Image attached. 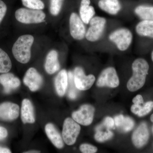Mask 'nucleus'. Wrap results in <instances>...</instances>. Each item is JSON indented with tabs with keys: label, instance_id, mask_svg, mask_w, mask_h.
<instances>
[{
	"label": "nucleus",
	"instance_id": "obj_26",
	"mask_svg": "<svg viewBox=\"0 0 153 153\" xmlns=\"http://www.w3.org/2000/svg\"><path fill=\"white\" fill-rule=\"evenodd\" d=\"M23 4L29 9L42 10L45 5L41 0H22Z\"/></svg>",
	"mask_w": 153,
	"mask_h": 153
},
{
	"label": "nucleus",
	"instance_id": "obj_22",
	"mask_svg": "<svg viewBox=\"0 0 153 153\" xmlns=\"http://www.w3.org/2000/svg\"><path fill=\"white\" fill-rule=\"evenodd\" d=\"M136 31L140 36L153 38V21L143 20L137 25Z\"/></svg>",
	"mask_w": 153,
	"mask_h": 153
},
{
	"label": "nucleus",
	"instance_id": "obj_21",
	"mask_svg": "<svg viewBox=\"0 0 153 153\" xmlns=\"http://www.w3.org/2000/svg\"><path fill=\"white\" fill-rule=\"evenodd\" d=\"M98 6L102 10L112 15L117 14L121 8L118 0H100Z\"/></svg>",
	"mask_w": 153,
	"mask_h": 153
},
{
	"label": "nucleus",
	"instance_id": "obj_34",
	"mask_svg": "<svg viewBox=\"0 0 153 153\" xmlns=\"http://www.w3.org/2000/svg\"><path fill=\"white\" fill-rule=\"evenodd\" d=\"M142 107L141 105H140L134 104L132 105L131 110L134 114L137 115L142 108Z\"/></svg>",
	"mask_w": 153,
	"mask_h": 153
},
{
	"label": "nucleus",
	"instance_id": "obj_12",
	"mask_svg": "<svg viewBox=\"0 0 153 153\" xmlns=\"http://www.w3.org/2000/svg\"><path fill=\"white\" fill-rule=\"evenodd\" d=\"M20 114V107L13 102H3L0 104V120L11 121L18 118Z\"/></svg>",
	"mask_w": 153,
	"mask_h": 153
},
{
	"label": "nucleus",
	"instance_id": "obj_2",
	"mask_svg": "<svg viewBox=\"0 0 153 153\" xmlns=\"http://www.w3.org/2000/svg\"><path fill=\"white\" fill-rule=\"evenodd\" d=\"M34 41V37L30 35H23L18 38L12 48L13 55L17 61L23 64L29 62Z\"/></svg>",
	"mask_w": 153,
	"mask_h": 153
},
{
	"label": "nucleus",
	"instance_id": "obj_29",
	"mask_svg": "<svg viewBox=\"0 0 153 153\" xmlns=\"http://www.w3.org/2000/svg\"><path fill=\"white\" fill-rule=\"evenodd\" d=\"M153 109V101H148L144 105L137 115L140 117L145 116L149 114Z\"/></svg>",
	"mask_w": 153,
	"mask_h": 153
},
{
	"label": "nucleus",
	"instance_id": "obj_10",
	"mask_svg": "<svg viewBox=\"0 0 153 153\" xmlns=\"http://www.w3.org/2000/svg\"><path fill=\"white\" fill-rule=\"evenodd\" d=\"M69 29L71 36L76 40H82L86 34V30L81 18L75 13H72L69 19Z\"/></svg>",
	"mask_w": 153,
	"mask_h": 153
},
{
	"label": "nucleus",
	"instance_id": "obj_24",
	"mask_svg": "<svg viewBox=\"0 0 153 153\" xmlns=\"http://www.w3.org/2000/svg\"><path fill=\"white\" fill-rule=\"evenodd\" d=\"M12 67V62L8 55L0 48V73L9 72Z\"/></svg>",
	"mask_w": 153,
	"mask_h": 153
},
{
	"label": "nucleus",
	"instance_id": "obj_5",
	"mask_svg": "<svg viewBox=\"0 0 153 153\" xmlns=\"http://www.w3.org/2000/svg\"><path fill=\"white\" fill-rule=\"evenodd\" d=\"M132 34L128 29L125 28L118 29L110 35L109 39L116 45L121 51L128 49L132 41Z\"/></svg>",
	"mask_w": 153,
	"mask_h": 153
},
{
	"label": "nucleus",
	"instance_id": "obj_6",
	"mask_svg": "<svg viewBox=\"0 0 153 153\" xmlns=\"http://www.w3.org/2000/svg\"><path fill=\"white\" fill-rule=\"evenodd\" d=\"M106 22V20L102 17L92 18L89 22L90 27L85 34V38L88 41L91 42L98 41L102 36Z\"/></svg>",
	"mask_w": 153,
	"mask_h": 153
},
{
	"label": "nucleus",
	"instance_id": "obj_37",
	"mask_svg": "<svg viewBox=\"0 0 153 153\" xmlns=\"http://www.w3.org/2000/svg\"><path fill=\"white\" fill-rule=\"evenodd\" d=\"M40 152L36 150H33V151H28V152H24L25 153H40Z\"/></svg>",
	"mask_w": 153,
	"mask_h": 153
},
{
	"label": "nucleus",
	"instance_id": "obj_27",
	"mask_svg": "<svg viewBox=\"0 0 153 153\" xmlns=\"http://www.w3.org/2000/svg\"><path fill=\"white\" fill-rule=\"evenodd\" d=\"M64 0H50V12L52 15L57 16L60 13Z\"/></svg>",
	"mask_w": 153,
	"mask_h": 153
},
{
	"label": "nucleus",
	"instance_id": "obj_33",
	"mask_svg": "<svg viewBox=\"0 0 153 153\" xmlns=\"http://www.w3.org/2000/svg\"><path fill=\"white\" fill-rule=\"evenodd\" d=\"M133 102L135 104L140 105L143 104L144 100L142 96L138 94L135 97H134L132 100Z\"/></svg>",
	"mask_w": 153,
	"mask_h": 153
},
{
	"label": "nucleus",
	"instance_id": "obj_9",
	"mask_svg": "<svg viewBox=\"0 0 153 153\" xmlns=\"http://www.w3.org/2000/svg\"><path fill=\"white\" fill-rule=\"evenodd\" d=\"M73 74L74 83L78 90H87L92 86L95 82V77L94 75H85L81 67H76Z\"/></svg>",
	"mask_w": 153,
	"mask_h": 153
},
{
	"label": "nucleus",
	"instance_id": "obj_4",
	"mask_svg": "<svg viewBox=\"0 0 153 153\" xmlns=\"http://www.w3.org/2000/svg\"><path fill=\"white\" fill-rule=\"evenodd\" d=\"M80 126L71 118H67L63 123L62 137L63 141L68 146H71L76 142L80 133Z\"/></svg>",
	"mask_w": 153,
	"mask_h": 153
},
{
	"label": "nucleus",
	"instance_id": "obj_8",
	"mask_svg": "<svg viewBox=\"0 0 153 153\" xmlns=\"http://www.w3.org/2000/svg\"><path fill=\"white\" fill-rule=\"evenodd\" d=\"M95 108L89 104H85L79 109L72 114V119L77 123L82 125H90L93 122Z\"/></svg>",
	"mask_w": 153,
	"mask_h": 153
},
{
	"label": "nucleus",
	"instance_id": "obj_15",
	"mask_svg": "<svg viewBox=\"0 0 153 153\" xmlns=\"http://www.w3.org/2000/svg\"><path fill=\"white\" fill-rule=\"evenodd\" d=\"M21 118L24 124L34 123L36 121L34 107L31 101L27 99L22 101Z\"/></svg>",
	"mask_w": 153,
	"mask_h": 153
},
{
	"label": "nucleus",
	"instance_id": "obj_39",
	"mask_svg": "<svg viewBox=\"0 0 153 153\" xmlns=\"http://www.w3.org/2000/svg\"><path fill=\"white\" fill-rule=\"evenodd\" d=\"M152 61L153 62V51L152 52Z\"/></svg>",
	"mask_w": 153,
	"mask_h": 153
},
{
	"label": "nucleus",
	"instance_id": "obj_31",
	"mask_svg": "<svg viewBox=\"0 0 153 153\" xmlns=\"http://www.w3.org/2000/svg\"><path fill=\"white\" fill-rule=\"evenodd\" d=\"M7 10V4L3 0H0V25L5 16Z\"/></svg>",
	"mask_w": 153,
	"mask_h": 153
},
{
	"label": "nucleus",
	"instance_id": "obj_14",
	"mask_svg": "<svg viewBox=\"0 0 153 153\" xmlns=\"http://www.w3.org/2000/svg\"><path fill=\"white\" fill-rule=\"evenodd\" d=\"M0 84L4 87V92L9 94L19 87L21 81L13 74L7 72L0 75Z\"/></svg>",
	"mask_w": 153,
	"mask_h": 153
},
{
	"label": "nucleus",
	"instance_id": "obj_28",
	"mask_svg": "<svg viewBox=\"0 0 153 153\" xmlns=\"http://www.w3.org/2000/svg\"><path fill=\"white\" fill-rule=\"evenodd\" d=\"M113 136L112 132L107 130L106 132L97 131L94 135L96 140L99 142H103L107 140L110 139Z\"/></svg>",
	"mask_w": 153,
	"mask_h": 153
},
{
	"label": "nucleus",
	"instance_id": "obj_19",
	"mask_svg": "<svg viewBox=\"0 0 153 153\" xmlns=\"http://www.w3.org/2000/svg\"><path fill=\"white\" fill-rule=\"evenodd\" d=\"M90 0H82L79 9L80 18L83 23L88 24L93 18L95 11L92 6H90Z\"/></svg>",
	"mask_w": 153,
	"mask_h": 153
},
{
	"label": "nucleus",
	"instance_id": "obj_17",
	"mask_svg": "<svg viewBox=\"0 0 153 153\" xmlns=\"http://www.w3.org/2000/svg\"><path fill=\"white\" fill-rule=\"evenodd\" d=\"M45 130L47 136L56 148L61 149L64 147L63 137L53 124H47Z\"/></svg>",
	"mask_w": 153,
	"mask_h": 153
},
{
	"label": "nucleus",
	"instance_id": "obj_1",
	"mask_svg": "<svg viewBox=\"0 0 153 153\" xmlns=\"http://www.w3.org/2000/svg\"><path fill=\"white\" fill-rule=\"evenodd\" d=\"M149 66L147 61L143 58H138L132 65L133 75L129 79L127 87L131 92L137 91L145 85Z\"/></svg>",
	"mask_w": 153,
	"mask_h": 153
},
{
	"label": "nucleus",
	"instance_id": "obj_7",
	"mask_svg": "<svg viewBox=\"0 0 153 153\" xmlns=\"http://www.w3.org/2000/svg\"><path fill=\"white\" fill-rule=\"evenodd\" d=\"M120 84L117 73L114 67H109L104 69L99 76L97 85L98 87H117Z\"/></svg>",
	"mask_w": 153,
	"mask_h": 153
},
{
	"label": "nucleus",
	"instance_id": "obj_3",
	"mask_svg": "<svg viewBox=\"0 0 153 153\" xmlns=\"http://www.w3.org/2000/svg\"><path fill=\"white\" fill-rule=\"evenodd\" d=\"M46 14L41 10L22 8L15 12V17L20 23L25 24H39L44 22Z\"/></svg>",
	"mask_w": 153,
	"mask_h": 153
},
{
	"label": "nucleus",
	"instance_id": "obj_20",
	"mask_svg": "<svg viewBox=\"0 0 153 153\" xmlns=\"http://www.w3.org/2000/svg\"><path fill=\"white\" fill-rule=\"evenodd\" d=\"M115 125L123 132H127L133 128L134 122L131 118L120 114L114 117Z\"/></svg>",
	"mask_w": 153,
	"mask_h": 153
},
{
	"label": "nucleus",
	"instance_id": "obj_18",
	"mask_svg": "<svg viewBox=\"0 0 153 153\" xmlns=\"http://www.w3.org/2000/svg\"><path fill=\"white\" fill-rule=\"evenodd\" d=\"M68 84V73L65 69H62L57 74L55 80V89L59 96L63 97L65 94Z\"/></svg>",
	"mask_w": 153,
	"mask_h": 153
},
{
	"label": "nucleus",
	"instance_id": "obj_36",
	"mask_svg": "<svg viewBox=\"0 0 153 153\" xmlns=\"http://www.w3.org/2000/svg\"><path fill=\"white\" fill-rule=\"evenodd\" d=\"M11 151L7 148L3 147L0 146V153H10Z\"/></svg>",
	"mask_w": 153,
	"mask_h": 153
},
{
	"label": "nucleus",
	"instance_id": "obj_35",
	"mask_svg": "<svg viewBox=\"0 0 153 153\" xmlns=\"http://www.w3.org/2000/svg\"><path fill=\"white\" fill-rule=\"evenodd\" d=\"M8 135L7 130L3 127L0 126V140H2L7 137Z\"/></svg>",
	"mask_w": 153,
	"mask_h": 153
},
{
	"label": "nucleus",
	"instance_id": "obj_38",
	"mask_svg": "<svg viewBox=\"0 0 153 153\" xmlns=\"http://www.w3.org/2000/svg\"><path fill=\"white\" fill-rule=\"evenodd\" d=\"M150 120L151 121H152V122L153 123V114H152V115H151ZM152 132L153 133V126H152Z\"/></svg>",
	"mask_w": 153,
	"mask_h": 153
},
{
	"label": "nucleus",
	"instance_id": "obj_32",
	"mask_svg": "<svg viewBox=\"0 0 153 153\" xmlns=\"http://www.w3.org/2000/svg\"><path fill=\"white\" fill-rule=\"evenodd\" d=\"M102 125L105 127L107 130H109L110 129L113 128L114 127V120L111 117H108L105 118Z\"/></svg>",
	"mask_w": 153,
	"mask_h": 153
},
{
	"label": "nucleus",
	"instance_id": "obj_16",
	"mask_svg": "<svg viewBox=\"0 0 153 153\" xmlns=\"http://www.w3.org/2000/svg\"><path fill=\"white\" fill-rule=\"evenodd\" d=\"M44 67L47 73L49 74H54L60 69V64L58 61V54L57 51L52 50L48 53Z\"/></svg>",
	"mask_w": 153,
	"mask_h": 153
},
{
	"label": "nucleus",
	"instance_id": "obj_30",
	"mask_svg": "<svg viewBox=\"0 0 153 153\" xmlns=\"http://www.w3.org/2000/svg\"><path fill=\"white\" fill-rule=\"evenodd\" d=\"M79 149L83 153H94L97 151V148L88 144H82L80 145Z\"/></svg>",
	"mask_w": 153,
	"mask_h": 153
},
{
	"label": "nucleus",
	"instance_id": "obj_23",
	"mask_svg": "<svg viewBox=\"0 0 153 153\" xmlns=\"http://www.w3.org/2000/svg\"><path fill=\"white\" fill-rule=\"evenodd\" d=\"M134 12L143 20L153 21V6L140 5L136 8Z\"/></svg>",
	"mask_w": 153,
	"mask_h": 153
},
{
	"label": "nucleus",
	"instance_id": "obj_11",
	"mask_svg": "<svg viewBox=\"0 0 153 153\" xmlns=\"http://www.w3.org/2000/svg\"><path fill=\"white\" fill-rule=\"evenodd\" d=\"M23 82L30 91H36L40 89L42 86L43 79L36 68L31 67L26 72L23 79Z\"/></svg>",
	"mask_w": 153,
	"mask_h": 153
},
{
	"label": "nucleus",
	"instance_id": "obj_13",
	"mask_svg": "<svg viewBox=\"0 0 153 153\" xmlns=\"http://www.w3.org/2000/svg\"><path fill=\"white\" fill-rule=\"evenodd\" d=\"M149 136L147 125L145 123H142L133 133L132 141L136 147L141 148L147 143Z\"/></svg>",
	"mask_w": 153,
	"mask_h": 153
},
{
	"label": "nucleus",
	"instance_id": "obj_25",
	"mask_svg": "<svg viewBox=\"0 0 153 153\" xmlns=\"http://www.w3.org/2000/svg\"><path fill=\"white\" fill-rule=\"evenodd\" d=\"M68 97L71 100L75 99L78 96V90L74 82V74L71 71H69L68 73Z\"/></svg>",
	"mask_w": 153,
	"mask_h": 153
}]
</instances>
